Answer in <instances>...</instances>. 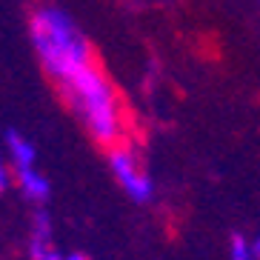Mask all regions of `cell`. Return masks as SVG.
<instances>
[{"label":"cell","mask_w":260,"mask_h":260,"mask_svg":"<svg viewBox=\"0 0 260 260\" xmlns=\"http://www.w3.org/2000/svg\"><path fill=\"white\" fill-rule=\"evenodd\" d=\"M57 92L69 103V109L83 123V129L94 143L112 149L126 140V112H123L120 94L103 75L98 60L86 63L83 69L66 77L57 86Z\"/></svg>","instance_id":"6da1fadb"},{"label":"cell","mask_w":260,"mask_h":260,"mask_svg":"<svg viewBox=\"0 0 260 260\" xmlns=\"http://www.w3.org/2000/svg\"><path fill=\"white\" fill-rule=\"evenodd\" d=\"M29 38L46 77L60 86L66 77L94 60L92 43L86 40L75 17L60 6L40 3L29 15Z\"/></svg>","instance_id":"7a4b0ae2"},{"label":"cell","mask_w":260,"mask_h":260,"mask_svg":"<svg viewBox=\"0 0 260 260\" xmlns=\"http://www.w3.org/2000/svg\"><path fill=\"white\" fill-rule=\"evenodd\" d=\"M106 160H109V169H112L117 186H120L135 203H149V200H152L154 183H152V177L146 175L143 160H140V154H138L135 146L126 143V140L112 146V149H106Z\"/></svg>","instance_id":"3957f363"},{"label":"cell","mask_w":260,"mask_h":260,"mask_svg":"<svg viewBox=\"0 0 260 260\" xmlns=\"http://www.w3.org/2000/svg\"><path fill=\"white\" fill-rule=\"evenodd\" d=\"M26 254L29 260H63L66 254L54 246V226H52V214L43 206L35 209L31 214V226H29V240H26Z\"/></svg>","instance_id":"277c9868"},{"label":"cell","mask_w":260,"mask_h":260,"mask_svg":"<svg viewBox=\"0 0 260 260\" xmlns=\"http://www.w3.org/2000/svg\"><path fill=\"white\" fill-rule=\"evenodd\" d=\"M3 143H6L9 169H12V172H23V169L38 166V149H35V143H31L26 135H20L17 129H6Z\"/></svg>","instance_id":"5b68a950"},{"label":"cell","mask_w":260,"mask_h":260,"mask_svg":"<svg viewBox=\"0 0 260 260\" xmlns=\"http://www.w3.org/2000/svg\"><path fill=\"white\" fill-rule=\"evenodd\" d=\"M15 186L29 203H35V206H43V203L49 200V191H52L46 175H43L38 166L23 169V172H15Z\"/></svg>","instance_id":"8992f818"},{"label":"cell","mask_w":260,"mask_h":260,"mask_svg":"<svg viewBox=\"0 0 260 260\" xmlns=\"http://www.w3.org/2000/svg\"><path fill=\"white\" fill-rule=\"evenodd\" d=\"M229 260H257L252 249V240H246L243 235H232L229 240Z\"/></svg>","instance_id":"52a82bcc"},{"label":"cell","mask_w":260,"mask_h":260,"mask_svg":"<svg viewBox=\"0 0 260 260\" xmlns=\"http://www.w3.org/2000/svg\"><path fill=\"white\" fill-rule=\"evenodd\" d=\"M252 249H254V257L260 260V232H257V235L252 237Z\"/></svg>","instance_id":"ba28073f"},{"label":"cell","mask_w":260,"mask_h":260,"mask_svg":"<svg viewBox=\"0 0 260 260\" xmlns=\"http://www.w3.org/2000/svg\"><path fill=\"white\" fill-rule=\"evenodd\" d=\"M63 260H89V257H86V254H66Z\"/></svg>","instance_id":"9c48e42d"}]
</instances>
